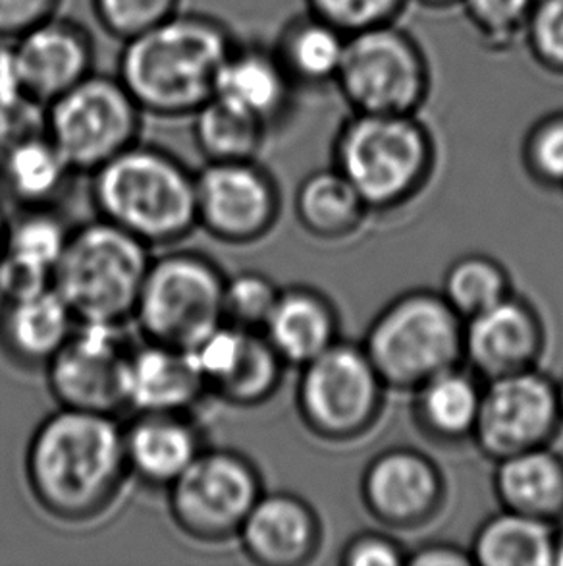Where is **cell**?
Returning a JSON list of instances; mask_svg holds the SVG:
<instances>
[{"label":"cell","mask_w":563,"mask_h":566,"mask_svg":"<svg viewBox=\"0 0 563 566\" xmlns=\"http://www.w3.org/2000/svg\"><path fill=\"white\" fill-rule=\"evenodd\" d=\"M124 449L131 475L168 490L205 447L190 413L136 412L124 428Z\"/></svg>","instance_id":"17"},{"label":"cell","mask_w":563,"mask_h":566,"mask_svg":"<svg viewBox=\"0 0 563 566\" xmlns=\"http://www.w3.org/2000/svg\"><path fill=\"white\" fill-rule=\"evenodd\" d=\"M554 552L546 526L521 513L490 522L477 542L480 563L490 566L550 565Z\"/></svg>","instance_id":"28"},{"label":"cell","mask_w":563,"mask_h":566,"mask_svg":"<svg viewBox=\"0 0 563 566\" xmlns=\"http://www.w3.org/2000/svg\"><path fill=\"white\" fill-rule=\"evenodd\" d=\"M457 340L448 307L438 300L410 298L374 327L371 358L392 381H428L456 358Z\"/></svg>","instance_id":"11"},{"label":"cell","mask_w":563,"mask_h":566,"mask_svg":"<svg viewBox=\"0 0 563 566\" xmlns=\"http://www.w3.org/2000/svg\"><path fill=\"white\" fill-rule=\"evenodd\" d=\"M206 390L229 405L253 406L275 390L280 356L265 335L222 323L190 350Z\"/></svg>","instance_id":"14"},{"label":"cell","mask_w":563,"mask_h":566,"mask_svg":"<svg viewBox=\"0 0 563 566\" xmlns=\"http://www.w3.org/2000/svg\"><path fill=\"white\" fill-rule=\"evenodd\" d=\"M436 493L431 468L412 454H390L369 474V497L384 516L407 521L425 513Z\"/></svg>","instance_id":"26"},{"label":"cell","mask_w":563,"mask_h":566,"mask_svg":"<svg viewBox=\"0 0 563 566\" xmlns=\"http://www.w3.org/2000/svg\"><path fill=\"white\" fill-rule=\"evenodd\" d=\"M296 85L273 46L237 41L216 77V99L270 128L288 113Z\"/></svg>","instance_id":"19"},{"label":"cell","mask_w":563,"mask_h":566,"mask_svg":"<svg viewBox=\"0 0 563 566\" xmlns=\"http://www.w3.org/2000/svg\"><path fill=\"white\" fill-rule=\"evenodd\" d=\"M167 491L172 521L185 536L221 544L237 536L259 501L261 482L244 454L205 447Z\"/></svg>","instance_id":"8"},{"label":"cell","mask_w":563,"mask_h":566,"mask_svg":"<svg viewBox=\"0 0 563 566\" xmlns=\"http://www.w3.org/2000/svg\"><path fill=\"white\" fill-rule=\"evenodd\" d=\"M206 385L190 350L147 340L128 364V408L134 412L190 413Z\"/></svg>","instance_id":"20"},{"label":"cell","mask_w":563,"mask_h":566,"mask_svg":"<svg viewBox=\"0 0 563 566\" xmlns=\"http://www.w3.org/2000/svg\"><path fill=\"white\" fill-rule=\"evenodd\" d=\"M373 368L351 348H327L307 361L299 400L305 416L325 431H343L365 420L374 400Z\"/></svg>","instance_id":"15"},{"label":"cell","mask_w":563,"mask_h":566,"mask_svg":"<svg viewBox=\"0 0 563 566\" xmlns=\"http://www.w3.org/2000/svg\"><path fill=\"white\" fill-rule=\"evenodd\" d=\"M76 327V315L53 286L0 302V350L18 368L45 369Z\"/></svg>","instance_id":"18"},{"label":"cell","mask_w":563,"mask_h":566,"mask_svg":"<svg viewBox=\"0 0 563 566\" xmlns=\"http://www.w3.org/2000/svg\"><path fill=\"white\" fill-rule=\"evenodd\" d=\"M521 39L539 69L563 77V0H537Z\"/></svg>","instance_id":"37"},{"label":"cell","mask_w":563,"mask_h":566,"mask_svg":"<svg viewBox=\"0 0 563 566\" xmlns=\"http://www.w3.org/2000/svg\"><path fill=\"white\" fill-rule=\"evenodd\" d=\"M503 499L521 514H544L563 501V470L544 452H519L498 475Z\"/></svg>","instance_id":"29"},{"label":"cell","mask_w":563,"mask_h":566,"mask_svg":"<svg viewBox=\"0 0 563 566\" xmlns=\"http://www.w3.org/2000/svg\"><path fill=\"white\" fill-rule=\"evenodd\" d=\"M237 537L244 552L259 565H296L311 547V516L289 495H261Z\"/></svg>","instance_id":"22"},{"label":"cell","mask_w":563,"mask_h":566,"mask_svg":"<svg viewBox=\"0 0 563 566\" xmlns=\"http://www.w3.org/2000/svg\"><path fill=\"white\" fill-rule=\"evenodd\" d=\"M527 157L541 177L563 180V113L534 124L527 139Z\"/></svg>","instance_id":"40"},{"label":"cell","mask_w":563,"mask_h":566,"mask_svg":"<svg viewBox=\"0 0 563 566\" xmlns=\"http://www.w3.org/2000/svg\"><path fill=\"white\" fill-rule=\"evenodd\" d=\"M144 111L120 77L93 72L46 105V134L76 172H93L134 146Z\"/></svg>","instance_id":"7"},{"label":"cell","mask_w":563,"mask_h":566,"mask_svg":"<svg viewBox=\"0 0 563 566\" xmlns=\"http://www.w3.org/2000/svg\"><path fill=\"white\" fill-rule=\"evenodd\" d=\"M198 227L226 244L263 237L276 214L273 180L255 159L206 163L195 172Z\"/></svg>","instance_id":"12"},{"label":"cell","mask_w":563,"mask_h":566,"mask_svg":"<svg viewBox=\"0 0 563 566\" xmlns=\"http://www.w3.org/2000/svg\"><path fill=\"white\" fill-rule=\"evenodd\" d=\"M415 563H421V565H436V563H438V565H442V563H444V565H457V563H459V565H461L465 560L461 559L459 555H454V553L431 552L417 557Z\"/></svg>","instance_id":"44"},{"label":"cell","mask_w":563,"mask_h":566,"mask_svg":"<svg viewBox=\"0 0 563 566\" xmlns=\"http://www.w3.org/2000/svg\"><path fill=\"white\" fill-rule=\"evenodd\" d=\"M70 232L72 229L51 207H23L22 213L8 224L4 255L53 275Z\"/></svg>","instance_id":"30"},{"label":"cell","mask_w":563,"mask_h":566,"mask_svg":"<svg viewBox=\"0 0 563 566\" xmlns=\"http://www.w3.org/2000/svg\"><path fill=\"white\" fill-rule=\"evenodd\" d=\"M562 406H563V389H562Z\"/></svg>","instance_id":"48"},{"label":"cell","mask_w":563,"mask_h":566,"mask_svg":"<svg viewBox=\"0 0 563 566\" xmlns=\"http://www.w3.org/2000/svg\"><path fill=\"white\" fill-rule=\"evenodd\" d=\"M120 327L77 323L45 368L49 389L59 405L113 416L128 408V364L134 348Z\"/></svg>","instance_id":"10"},{"label":"cell","mask_w":563,"mask_h":566,"mask_svg":"<svg viewBox=\"0 0 563 566\" xmlns=\"http://www.w3.org/2000/svg\"><path fill=\"white\" fill-rule=\"evenodd\" d=\"M128 474L124 428L113 413L61 406L39 423L25 452L31 495L62 522L107 513Z\"/></svg>","instance_id":"1"},{"label":"cell","mask_w":563,"mask_h":566,"mask_svg":"<svg viewBox=\"0 0 563 566\" xmlns=\"http://www.w3.org/2000/svg\"><path fill=\"white\" fill-rule=\"evenodd\" d=\"M23 92L49 105L95 72V41L84 23L53 15L8 41Z\"/></svg>","instance_id":"13"},{"label":"cell","mask_w":563,"mask_h":566,"mask_svg":"<svg viewBox=\"0 0 563 566\" xmlns=\"http://www.w3.org/2000/svg\"><path fill=\"white\" fill-rule=\"evenodd\" d=\"M334 87L353 113L417 115L433 90V66L419 39L386 23L348 35Z\"/></svg>","instance_id":"5"},{"label":"cell","mask_w":563,"mask_h":566,"mask_svg":"<svg viewBox=\"0 0 563 566\" xmlns=\"http://www.w3.org/2000/svg\"><path fill=\"white\" fill-rule=\"evenodd\" d=\"M236 43L219 18L180 10L123 43L116 76L145 115L193 116L213 99L216 77Z\"/></svg>","instance_id":"2"},{"label":"cell","mask_w":563,"mask_h":566,"mask_svg":"<svg viewBox=\"0 0 563 566\" xmlns=\"http://www.w3.org/2000/svg\"><path fill=\"white\" fill-rule=\"evenodd\" d=\"M556 416V398L541 377L508 374L480 400V436L496 452L516 454L541 441Z\"/></svg>","instance_id":"16"},{"label":"cell","mask_w":563,"mask_h":566,"mask_svg":"<svg viewBox=\"0 0 563 566\" xmlns=\"http://www.w3.org/2000/svg\"><path fill=\"white\" fill-rule=\"evenodd\" d=\"M480 400L469 379L456 374L431 377L423 392V412L433 428L459 433L479 416Z\"/></svg>","instance_id":"32"},{"label":"cell","mask_w":563,"mask_h":566,"mask_svg":"<svg viewBox=\"0 0 563 566\" xmlns=\"http://www.w3.org/2000/svg\"><path fill=\"white\" fill-rule=\"evenodd\" d=\"M537 0H459L467 22L490 51H508L523 38Z\"/></svg>","instance_id":"33"},{"label":"cell","mask_w":563,"mask_h":566,"mask_svg":"<svg viewBox=\"0 0 563 566\" xmlns=\"http://www.w3.org/2000/svg\"><path fill=\"white\" fill-rule=\"evenodd\" d=\"M332 323L319 300L288 292L276 300L263 333L282 360L307 364L327 350Z\"/></svg>","instance_id":"25"},{"label":"cell","mask_w":563,"mask_h":566,"mask_svg":"<svg viewBox=\"0 0 563 566\" xmlns=\"http://www.w3.org/2000/svg\"><path fill=\"white\" fill-rule=\"evenodd\" d=\"M350 563L358 566H390L400 563V557L386 542L365 539L351 549Z\"/></svg>","instance_id":"43"},{"label":"cell","mask_w":563,"mask_h":566,"mask_svg":"<svg viewBox=\"0 0 563 566\" xmlns=\"http://www.w3.org/2000/svg\"><path fill=\"white\" fill-rule=\"evenodd\" d=\"M554 560L560 563V565H563V542L562 544L557 545L556 552H554Z\"/></svg>","instance_id":"47"},{"label":"cell","mask_w":563,"mask_h":566,"mask_svg":"<svg viewBox=\"0 0 563 566\" xmlns=\"http://www.w3.org/2000/svg\"><path fill=\"white\" fill-rule=\"evenodd\" d=\"M224 284L206 255L164 253L151 261L131 319L147 340L191 350L224 323Z\"/></svg>","instance_id":"6"},{"label":"cell","mask_w":563,"mask_h":566,"mask_svg":"<svg viewBox=\"0 0 563 566\" xmlns=\"http://www.w3.org/2000/svg\"><path fill=\"white\" fill-rule=\"evenodd\" d=\"M92 175L100 219L145 244H174L198 229L195 172L164 149L136 142Z\"/></svg>","instance_id":"3"},{"label":"cell","mask_w":563,"mask_h":566,"mask_svg":"<svg viewBox=\"0 0 563 566\" xmlns=\"http://www.w3.org/2000/svg\"><path fill=\"white\" fill-rule=\"evenodd\" d=\"M278 296L275 284L255 271L226 276L224 322L242 329L263 331Z\"/></svg>","instance_id":"35"},{"label":"cell","mask_w":563,"mask_h":566,"mask_svg":"<svg viewBox=\"0 0 563 566\" xmlns=\"http://www.w3.org/2000/svg\"><path fill=\"white\" fill-rule=\"evenodd\" d=\"M336 154L361 198L386 201L419 178L431 142L415 115L353 113L338 134Z\"/></svg>","instance_id":"9"},{"label":"cell","mask_w":563,"mask_h":566,"mask_svg":"<svg viewBox=\"0 0 563 566\" xmlns=\"http://www.w3.org/2000/svg\"><path fill=\"white\" fill-rule=\"evenodd\" d=\"M51 286H53V275L2 255V260H0V298H25V296H33V294L46 291Z\"/></svg>","instance_id":"42"},{"label":"cell","mask_w":563,"mask_h":566,"mask_svg":"<svg viewBox=\"0 0 563 566\" xmlns=\"http://www.w3.org/2000/svg\"><path fill=\"white\" fill-rule=\"evenodd\" d=\"M8 224H10V221L4 214V209L0 206V260L4 255V250H7Z\"/></svg>","instance_id":"46"},{"label":"cell","mask_w":563,"mask_h":566,"mask_svg":"<svg viewBox=\"0 0 563 566\" xmlns=\"http://www.w3.org/2000/svg\"><path fill=\"white\" fill-rule=\"evenodd\" d=\"M41 134H46V105L25 93H0V161Z\"/></svg>","instance_id":"39"},{"label":"cell","mask_w":563,"mask_h":566,"mask_svg":"<svg viewBox=\"0 0 563 566\" xmlns=\"http://www.w3.org/2000/svg\"><path fill=\"white\" fill-rule=\"evenodd\" d=\"M62 0H0V41H12L59 14Z\"/></svg>","instance_id":"41"},{"label":"cell","mask_w":563,"mask_h":566,"mask_svg":"<svg viewBox=\"0 0 563 566\" xmlns=\"http://www.w3.org/2000/svg\"><path fill=\"white\" fill-rule=\"evenodd\" d=\"M151 261V245L99 217L70 232L53 289L77 323L123 325L134 317Z\"/></svg>","instance_id":"4"},{"label":"cell","mask_w":563,"mask_h":566,"mask_svg":"<svg viewBox=\"0 0 563 566\" xmlns=\"http://www.w3.org/2000/svg\"><path fill=\"white\" fill-rule=\"evenodd\" d=\"M503 279L487 261L467 260L448 276V296L465 314L477 315L502 300Z\"/></svg>","instance_id":"38"},{"label":"cell","mask_w":563,"mask_h":566,"mask_svg":"<svg viewBox=\"0 0 563 566\" xmlns=\"http://www.w3.org/2000/svg\"><path fill=\"white\" fill-rule=\"evenodd\" d=\"M359 193L342 172H320L301 186L297 207L307 227L334 230L346 227L358 211Z\"/></svg>","instance_id":"31"},{"label":"cell","mask_w":563,"mask_h":566,"mask_svg":"<svg viewBox=\"0 0 563 566\" xmlns=\"http://www.w3.org/2000/svg\"><path fill=\"white\" fill-rule=\"evenodd\" d=\"M348 35L305 10L284 23L273 51L296 90L334 87Z\"/></svg>","instance_id":"21"},{"label":"cell","mask_w":563,"mask_h":566,"mask_svg":"<svg viewBox=\"0 0 563 566\" xmlns=\"http://www.w3.org/2000/svg\"><path fill=\"white\" fill-rule=\"evenodd\" d=\"M193 118V139L206 163L249 161L259 154L267 126L222 101H206Z\"/></svg>","instance_id":"27"},{"label":"cell","mask_w":563,"mask_h":566,"mask_svg":"<svg viewBox=\"0 0 563 566\" xmlns=\"http://www.w3.org/2000/svg\"><path fill=\"white\" fill-rule=\"evenodd\" d=\"M307 10L346 35L400 22L410 0H305Z\"/></svg>","instance_id":"36"},{"label":"cell","mask_w":563,"mask_h":566,"mask_svg":"<svg viewBox=\"0 0 563 566\" xmlns=\"http://www.w3.org/2000/svg\"><path fill=\"white\" fill-rule=\"evenodd\" d=\"M182 0H92L95 20L120 43L178 14Z\"/></svg>","instance_id":"34"},{"label":"cell","mask_w":563,"mask_h":566,"mask_svg":"<svg viewBox=\"0 0 563 566\" xmlns=\"http://www.w3.org/2000/svg\"><path fill=\"white\" fill-rule=\"evenodd\" d=\"M410 2L425 10H449V8L459 7V0H410Z\"/></svg>","instance_id":"45"},{"label":"cell","mask_w":563,"mask_h":566,"mask_svg":"<svg viewBox=\"0 0 563 566\" xmlns=\"http://www.w3.org/2000/svg\"><path fill=\"white\" fill-rule=\"evenodd\" d=\"M74 172L49 134H41L0 161V185L23 207H53Z\"/></svg>","instance_id":"24"},{"label":"cell","mask_w":563,"mask_h":566,"mask_svg":"<svg viewBox=\"0 0 563 566\" xmlns=\"http://www.w3.org/2000/svg\"><path fill=\"white\" fill-rule=\"evenodd\" d=\"M537 346L534 323L523 307L500 300L475 315L469 329V350L479 368L496 376L513 374Z\"/></svg>","instance_id":"23"}]
</instances>
